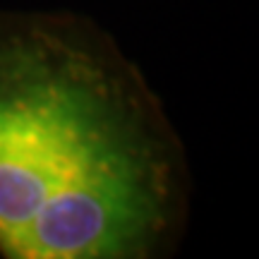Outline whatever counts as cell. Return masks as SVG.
<instances>
[{
	"label": "cell",
	"mask_w": 259,
	"mask_h": 259,
	"mask_svg": "<svg viewBox=\"0 0 259 259\" xmlns=\"http://www.w3.org/2000/svg\"><path fill=\"white\" fill-rule=\"evenodd\" d=\"M190 209L187 149L118 38L0 8V257L163 259Z\"/></svg>",
	"instance_id": "1"
}]
</instances>
